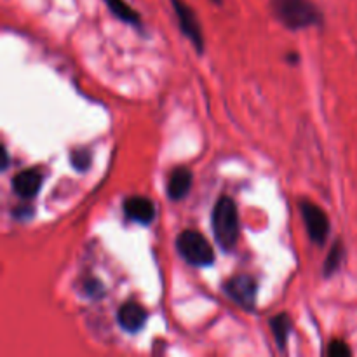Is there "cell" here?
<instances>
[{
    "instance_id": "cell-1",
    "label": "cell",
    "mask_w": 357,
    "mask_h": 357,
    "mask_svg": "<svg viewBox=\"0 0 357 357\" xmlns=\"http://www.w3.org/2000/svg\"><path fill=\"white\" fill-rule=\"evenodd\" d=\"M275 20L288 30H303L323 24V13L314 0H271Z\"/></svg>"
},
{
    "instance_id": "cell-2",
    "label": "cell",
    "mask_w": 357,
    "mask_h": 357,
    "mask_svg": "<svg viewBox=\"0 0 357 357\" xmlns=\"http://www.w3.org/2000/svg\"><path fill=\"white\" fill-rule=\"evenodd\" d=\"M211 227L218 246L227 253H230L236 248L241 232L239 211H237V204L232 197L222 195L216 201L211 215Z\"/></svg>"
},
{
    "instance_id": "cell-3",
    "label": "cell",
    "mask_w": 357,
    "mask_h": 357,
    "mask_svg": "<svg viewBox=\"0 0 357 357\" xmlns=\"http://www.w3.org/2000/svg\"><path fill=\"white\" fill-rule=\"evenodd\" d=\"M176 250L183 260L194 267H209L215 264V250L197 230H183L176 237Z\"/></svg>"
},
{
    "instance_id": "cell-4",
    "label": "cell",
    "mask_w": 357,
    "mask_h": 357,
    "mask_svg": "<svg viewBox=\"0 0 357 357\" xmlns=\"http://www.w3.org/2000/svg\"><path fill=\"white\" fill-rule=\"evenodd\" d=\"M171 6H173L174 16L178 20V26H180L181 33L190 40V44L194 45L195 51L199 54L204 52V35H202V26L201 21H199L197 13L194 10V7L188 6L185 0H169Z\"/></svg>"
},
{
    "instance_id": "cell-5",
    "label": "cell",
    "mask_w": 357,
    "mask_h": 357,
    "mask_svg": "<svg viewBox=\"0 0 357 357\" xmlns=\"http://www.w3.org/2000/svg\"><path fill=\"white\" fill-rule=\"evenodd\" d=\"M300 213H302L303 223H305V229L310 241L314 244H317V246H323L331 230L330 218L324 213V209L310 201H302L300 202Z\"/></svg>"
},
{
    "instance_id": "cell-6",
    "label": "cell",
    "mask_w": 357,
    "mask_h": 357,
    "mask_svg": "<svg viewBox=\"0 0 357 357\" xmlns=\"http://www.w3.org/2000/svg\"><path fill=\"white\" fill-rule=\"evenodd\" d=\"M223 291L227 293L234 303L243 307L244 310H255L257 307V295H258V284L251 275L239 274L230 278L229 281L223 284Z\"/></svg>"
},
{
    "instance_id": "cell-7",
    "label": "cell",
    "mask_w": 357,
    "mask_h": 357,
    "mask_svg": "<svg viewBox=\"0 0 357 357\" xmlns=\"http://www.w3.org/2000/svg\"><path fill=\"white\" fill-rule=\"evenodd\" d=\"M124 215L131 222L150 225L155 218V204L145 195H131L124 201Z\"/></svg>"
},
{
    "instance_id": "cell-8",
    "label": "cell",
    "mask_w": 357,
    "mask_h": 357,
    "mask_svg": "<svg viewBox=\"0 0 357 357\" xmlns=\"http://www.w3.org/2000/svg\"><path fill=\"white\" fill-rule=\"evenodd\" d=\"M149 319V312L145 307L139 305L136 302H126L122 303L121 309L117 312V323L128 333H138L143 330Z\"/></svg>"
},
{
    "instance_id": "cell-9",
    "label": "cell",
    "mask_w": 357,
    "mask_h": 357,
    "mask_svg": "<svg viewBox=\"0 0 357 357\" xmlns=\"http://www.w3.org/2000/svg\"><path fill=\"white\" fill-rule=\"evenodd\" d=\"M42 181H44V176L35 167L20 171L13 178V192L21 199H33L38 194V190H40Z\"/></svg>"
},
{
    "instance_id": "cell-10",
    "label": "cell",
    "mask_w": 357,
    "mask_h": 357,
    "mask_svg": "<svg viewBox=\"0 0 357 357\" xmlns=\"http://www.w3.org/2000/svg\"><path fill=\"white\" fill-rule=\"evenodd\" d=\"M192 183H194V173H192L190 167L180 166L176 169L171 171L169 180H167V197L173 202L181 201L188 195L190 192Z\"/></svg>"
},
{
    "instance_id": "cell-11",
    "label": "cell",
    "mask_w": 357,
    "mask_h": 357,
    "mask_svg": "<svg viewBox=\"0 0 357 357\" xmlns=\"http://www.w3.org/2000/svg\"><path fill=\"white\" fill-rule=\"evenodd\" d=\"M291 330L293 323L286 312L275 314L271 319V331L275 338V345H278L281 351H284L286 345H288L289 337H291Z\"/></svg>"
},
{
    "instance_id": "cell-12",
    "label": "cell",
    "mask_w": 357,
    "mask_h": 357,
    "mask_svg": "<svg viewBox=\"0 0 357 357\" xmlns=\"http://www.w3.org/2000/svg\"><path fill=\"white\" fill-rule=\"evenodd\" d=\"M103 2L119 21L126 24H132V26H142V16L126 0H103Z\"/></svg>"
},
{
    "instance_id": "cell-13",
    "label": "cell",
    "mask_w": 357,
    "mask_h": 357,
    "mask_svg": "<svg viewBox=\"0 0 357 357\" xmlns=\"http://www.w3.org/2000/svg\"><path fill=\"white\" fill-rule=\"evenodd\" d=\"M344 258H345L344 243L338 239L337 243L333 244V248L330 250V253H328L326 260H324V265H323V275H324V278L330 279L331 275L337 274V272L340 271L342 264H344Z\"/></svg>"
},
{
    "instance_id": "cell-14",
    "label": "cell",
    "mask_w": 357,
    "mask_h": 357,
    "mask_svg": "<svg viewBox=\"0 0 357 357\" xmlns=\"http://www.w3.org/2000/svg\"><path fill=\"white\" fill-rule=\"evenodd\" d=\"M70 164L75 171L84 173L93 164V152L89 149H73L72 153H70Z\"/></svg>"
},
{
    "instance_id": "cell-15",
    "label": "cell",
    "mask_w": 357,
    "mask_h": 357,
    "mask_svg": "<svg viewBox=\"0 0 357 357\" xmlns=\"http://www.w3.org/2000/svg\"><path fill=\"white\" fill-rule=\"evenodd\" d=\"M82 293L84 296L91 300H100L105 296V286L100 279L96 278H87L86 281L82 282Z\"/></svg>"
},
{
    "instance_id": "cell-16",
    "label": "cell",
    "mask_w": 357,
    "mask_h": 357,
    "mask_svg": "<svg viewBox=\"0 0 357 357\" xmlns=\"http://www.w3.org/2000/svg\"><path fill=\"white\" fill-rule=\"evenodd\" d=\"M326 354L330 357H345V356H351L352 351L345 342L342 340H331L330 345H328V351Z\"/></svg>"
},
{
    "instance_id": "cell-17",
    "label": "cell",
    "mask_w": 357,
    "mask_h": 357,
    "mask_svg": "<svg viewBox=\"0 0 357 357\" xmlns=\"http://www.w3.org/2000/svg\"><path fill=\"white\" fill-rule=\"evenodd\" d=\"M215 2H216V3H222V0H215Z\"/></svg>"
}]
</instances>
